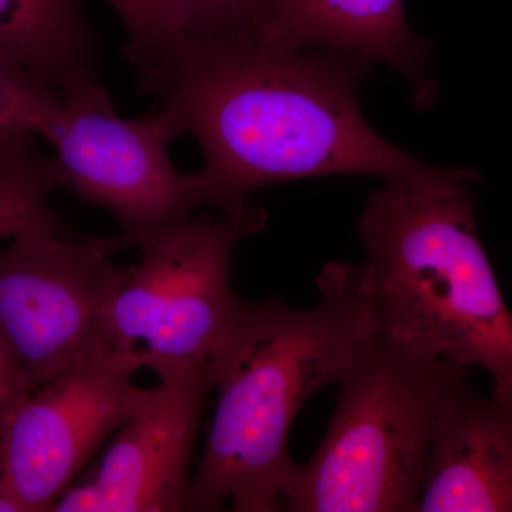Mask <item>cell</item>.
Here are the masks:
<instances>
[{
	"label": "cell",
	"instance_id": "obj_1",
	"mask_svg": "<svg viewBox=\"0 0 512 512\" xmlns=\"http://www.w3.org/2000/svg\"><path fill=\"white\" fill-rule=\"evenodd\" d=\"M373 64L346 50L279 45L241 28L174 40L131 69L138 93L160 100L200 144L204 167L192 178L201 208L249 218V197L268 185L328 175L414 183L446 173L366 123L357 94Z\"/></svg>",
	"mask_w": 512,
	"mask_h": 512
},
{
	"label": "cell",
	"instance_id": "obj_2",
	"mask_svg": "<svg viewBox=\"0 0 512 512\" xmlns=\"http://www.w3.org/2000/svg\"><path fill=\"white\" fill-rule=\"evenodd\" d=\"M319 305L281 299L239 303L210 359L218 402L187 511H284L295 461L288 437L303 404L338 384L373 338L379 319L360 265L330 264Z\"/></svg>",
	"mask_w": 512,
	"mask_h": 512
},
{
	"label": "cell",
	"instance_id": "obj_3",
	"mask_svg": "<svg viewBox=\"0 0 512 512\" xmlns=\"http://www.w3.org/2000/svg\"><path fill=\"white\" fill-rule=\"evenodd\" d=\"M470 168L431 180L383 184L370 195L359 234L363 284L380 326L424 355L480 367L512 390V313L474 215Z\"/></svg>",
	"mask_w": 512,
	"mask_h": 512
},
{
	"label": "cell",
	"instance_id": "obj_4",
	"mask_svg": "<svg viewBox=\"0 0 512 512\" xmlns=\"http://www.w3.org/2000/svg\"><path fill=\"white\" fill-rule=\"evenodd\" d=\"M468 367L424 355L380 326L338 383L318 450L282 491L291 512H417L434 424Z\"/></svg>",
	"mask_w": 512,
	"mask_h": 512
},
{
	"label": "cell",
	"instance_id": "obj_5",
	"mask_svg": "<svg viewBox=\"0 0 512 512\" xmlns=\"http://www.w3.org/2000/svg\"><path fill=\"white\" fill-rule=\"evenodd\" d=\"M0 248V338L33 389L111 342L109 312L134 266L119 237L36 231Z\"/></svg>",
	"mask_w": 512,
	"mask_h": 512
},
{
	"label": "cell",
	"instance_id": "obj_6",
	"mask_svg": "<svg viewBox=\"0 0 512 512\" xmlns=\"http://www.w3.org/2000/svg\"><path fill=\"white\" fill-rule=\"evenodd\" d=\"M259 227V215H194L144 244L110 308L114 348L141 350L160 379L210 365L241 303L231 288L232 251Z\"/></svg>",
	"mask_w": 512,
	"mask_h": 512
},
{
	"label": "cell",
	"instance_id": "obj_7",
	"mask_svg": "<svg viewBox=\"0 0 512 512\" xmlns=\"http://www.w3.org/2000/svg\"><path fill=\"white\" fill-rule=\"evenodd\" d=\"M181 136L163 106L123 119L103 84H96L64 99L45 140L55 151L60 187L109 211L124 248L140 249L201 208L192 174H181L168 151Z\"/></svg>",
	"mask_w": 512,
	"mask_h": 512
},
{
	"label": "cell",
	"instance_id": "obj_8",
	"mask_svg": "<svg viewBox=\"0 0 512 512\" xmlns=\"http://www.w3.org/2000/svg\"><path fill=\"white\" fill-rule=\"evenodd\" d=\"M147 369L141 350L90 357L26 396L0 441V488L22 512L53 511L111 437L153 389L134 376Z\"/></svg>",
	"mask_w": 512,
	"mask_h": 512
},
{
	"label": "cell",
	"instance_id": "obj_9",
	"mask_svg": "<svg viewBox=\"0 0 512 512\" xmlns=\"http://www.w3.org/2000/svg\"><path fill=\"white\" fill-rule=\"evenodd\" d=\"M211 390L210 365L160 379L53 511H187L192 454Z\"/></svg>",
	"mask_w": 512,
	"mask_h": 512
},
{
	"label": "cell",
	"instance_id": "obj_10",
	"mask_svg": "<svg viewBox=\"0 0 512 512\" xmlns=\"http://www.w3.org/2000/svg\"><path fill=\"white\" fill-rule=\"evenodd\" d=\"M249 32L299 49L346 50L397 70L419 110L433 106L431 46L407 25L403 0H251Z\"/></svg>",
	"mask_w": 512,
	"mask_h": 512
},
{
	"label": "cell",
	"instance_id": "obj_11",
	"mask_svg": "<svg viewBox=\"0 0 512 512\" xmlns=\"http://www.w3.org/2000/svg\"><path fill=\"white\" fill-rule=\"evenodd\" d=\"M417 512H512V390L470 380L441 406Z\"/></svg>",
	"mask_w": 512,
	"mask_h": 512
},
{
	"label": "cell",
	"instance_id": "obj_12",
	"mask_svg": "<svg viewBox=\"0 0 512 512\" xmlns=\"http://www.w3.org/2000/svg\"><path fill=\"white\" fill-rule=\"evenodd\" d=\"M0 59L64 99L101 84L99 36L82 0H0Z\"/></svg>",
	"mask_w": 512,
	"mask_h": 512
},
{
	"label": "cell",
	"instance_id": "obj_13",
	"mask_svg": "<svg viewBox=\"0 0 512 512\" xmlns=\"http://www.w3.org/2000/svg\"><path fill=\"white\" fill-rule=\"evenodd\" d=\"M35 134L0 143V241L36 231L72 234L49 204L60 187L53 154H45Z\"/></svg>",
	"mask_w": 512,
	"mask_h": 512
},
{
	"label": "cell",
	"instance_id": "obj_14",
	"mask_svg": "<svg viewBox=\"0 0 512 512\" xmlns=\"http://www.w3.org/2000/svg\"><path fill=\"white\" fill-rule=\"evenodd\" d=\"M63 106L62 94L0 59V143L22 134L46 138Z\"/></svg>",
	"mask_w": 512,
	"mask_h": 512
},
{
	"label": "cell",
	"instance_id": "obj_15",
	"mask_svg": "<svg viewBox=\"0 0 512 512\" xmlns=\"http://www.w3.org/2000/svg\"><path fill=\"white\" fill-rule=\"evenodd\" d=\"M251 0H160L175 39L197 40L244 28Z\"/></svg>",
	"mask_w": 512,
	"mask_h": 512
},
{
	"label": "cell",
	"instance_id": "obj_16",
	"mask_svg": "<svg viewBox=\"0 0 512 512\" xmlns=\"http://www.w3.org/2000/svg\"><path fill=\"white\" fill-rule=\"evenodd\" d=\"M119 13L128 33L124 47L127 63L156 55L175 39L161 10L160 0H107Z\"/></svg>",
	"mask_w": 512,
	"mask_h": 512
},
{
	"label": "cell",
	"instance_id": "obj_17",
	"mask_svg": "<svg viewBox=\"0 0 512 512\" xmlns=\"http://www.w3.org/2000/svg\"><path fill=\"white\" fill-rule=\"evenodd\" d=\"M32 384L20 372L8 348L0 338V441L12 413L33 392Z\"/></svg>",
	"mask_w": 512,
	"mask_h": 512
},
{
	"label": "cell",
	"instance_id": "obj_18",
	"mask_svg": "<svg viewBox=\"0 0 512 512\" xmlns=\"http://www.w3.org/2000/svg\"><path fill=\"white\" fill-rule=\"evenodd\" d=\"M0 512H22L16 501L0 488Z\"/></svg>",
	"mask_w": 512,
	"mask_h": 512
}]
</instances>
